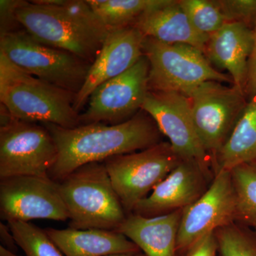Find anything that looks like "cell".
Returning a JSON list of instances; mask_svg holds the SVG:
<instances>
[{
	"instance_id": "obj_32",
	"label": "cell",
	"mask_w": 256,
	"mask_h": 256,
	"mask_svg": "<svg viewBox=\"0 0 256 256\" xmlns=\"http://www.w3.org/2000/svg\"><path fill=\"white\" fill-rule=\"evenodd\" d=\"M108 256H146L143 252H139L136 254H116V255H111Z\"/></svg>"
},
{
	"instance_id": "obj_5",
	"label": "cell",
	"mask_w": 256,
	"mask_h": 256,
	"mask_svg": "<svg viewBox=\"0 0 256 256\" xmlns=\"http://www.w3.org/2000/svg\"><path fill=\"white\" fill-rule=\"evenodd\" d=\"M142 52L150 64V90L188 97L204 82H233L230 76L216 70L204 52L191 45L168 44L144 37Z\"/></svg>"
},
{
	"instance_id": "obj_3",
	"label": "cell",
	"mask_w": 256,
	"mask_h": 256,
	"mask_svg": "<svg viewBox=\"0 0 256 256\" xmlns=\"http://www.w3.org/2000/svg\"><path fill=\"white\" fill-rule=\"evenodd\" d=\"M76 96L26 73L0 53V100L14 118L78 127L80 114L74 108Z\"/></svg>"
},
{
	"instance_id": "obj_1",
	"label": "cell",
	"mask_w": 256,
	"mask_h": 256,
	"mask_svg": "<svg viewBox=\"0 0 256 256\" xmlns=\"http://www.w3.org/2000/svg\"><path fill=\"white\" fill-rule=\"evenodd\" d=\"M42 126L50 131L58 150L56 162L48 175L56 182L82 165L104 162L112 156L143 150L161 142L159 128L143 110L119 124H90L74 128Z\"/></svg>"
},
{
	"instance_id": "obj_15",
	"label": "cell",
	"mask_w": 256,
	"mask_h": 256,
	"mask_svg": "<svg viewBox=\"0 0 256 256\" xmlns=\"http://www.w3.org/2000/svg\"><path fill=\"white\" fill-rule=\"evenodd\" d=\"M213 178L196 162L182 160L149 196L136 205L132 213L154 217L184 210L203 195Z\"/></svg>"
},
{
	"instance_id": "obj_6",
	"label": "cell",
	"mask_w": 256,
	"mask_h": 256,
	"mask_svg": "<svg viewBox=\"0 0 256 256\" xmlns=\"http://www.w3.org/2000/svg\"><path fill=\"white\" fill-rule=\"evenodd\" d=\"M0 53L26 73L76 94L84 85L92 65L18 30L1 34Z\"/></svg>"
},
{
	"instance_id": "obj_28",
	"label": "cell",
	"mask_w": 256,
	"mask_h": 256,
	"mask_svg": "<svg viewBox=\"0 0 256 256\" xmlns=\"http://www.w3.org/2000/svg\"><path fill=\"white\" fill-rule=\"evenodd\" d=\"M18 1L1 0V34L16 31L14 24H18L15 18V10ZM20 25V24H18Z\"/></svg>"
},
{
	"instance_id": "obj_33",
	"label": "cell",
	"mask_w": 256,
	"mask_h": 256,
	"mask_svg": "<svg viewBox=\"0 0 256 256\" xmlns=\"http://www.w3.org/2000/svg\"><path fill=\"white\" fill-rule=\"evenodd\" d=\"M254 228H255L256 230V226H254Z\"/></svg>"
},
{
	"instance_id": "obj_13",
	"label": "cell",
	"mask_w": 256,
	"mask_h": 256,
	"mask_svg": "<svg viewBox=\"0 0 256 256\" xmlns=\"http://www.w3.org/2000/svg\"><path fill=\"white\" fill-rule=\"evenodd\" d=\"M237 220V203L229 171L216 173L210 186L194 203L184 208L176 242L184 255L202 237Z\"/></svg>"
},
{
	"instance_id": "obj_25",
	"label": "cell",
	"mask_w": 256,
	"mask_h": 256,
	"mask_svg": "<svg viewBox=\"0 0 256 256\" xmlns=\"http://www.w3.org/2000/svg\"><path fill=\"white\" fill-rule=\"evenodd\" d=\"M220 256H256V242L232 223L215 232Z\"/></svg>"
},
{
	"instance_id": "obj_17",
	"label": "cell",
	"mask_w": 256,
	"mask_h": 256,
	"mask_svg": "<svg viewBox=\"0 0 256 256\" xmlns=\"http://www.w3.org/2000/svg\"><path fill=\"white\" fill-rule=\"evenodd\" d=\"M132 26L144 37L168 44L191 45L204 52L208 36L193 28L178 1L160 0L159 4L141 15Z\"/></svg>"
},
{
	"instance_id": "obj_12",
	"label": "cell",
	"mask_w": 256,
	"mask_h": 256,
	"mask_svg": "<svg viewBox=\"0 0 256 256\" xmlns=\"http://www.w3.org/2000/svg\"><path fill=\"white\" fill-rule=\"evenodd\" d=\"M0 216L6 223L69 220L58 183L50 178L32 176L0 178Z\"/></svg>"
},
{
	"instance_id": "obj_7",
	"label": "cell",
	"mask_w": 256,
	"mask_h": 256,
	"mask_svg": "<svg viewBox=\"0 0 256 256\" xmlns=\"http://www.w3.org/2000/svg\"><path fill=\"white\" fill-rule=\"evenodd\" d=\"M0 178H48L58 158L53 137L44 126L15 119L2 106Z\"/></svg>"
},
{
	"instance_id": "obj_20",
	"label": "cell",
	"mask_w": 256,
	"mask_h": 256,
	"mask_svg": "<svg viewBox=\"0 0 256 256\" xmlns=\"http://www.w3.org/2000/svg\"><path fill=\"white\" fill-rule=\"evenodd\" d=\"M256 161V95L247 102L223 146L213 160L214 176Z\"/></svg>"
},
{
	"instance_id": "obj_14",
	"label": "cell",
	"mask_w": 256,
	"mask_h": 256,
	"mask_svg": "<svg viewBox=\"0 0 256 256\" xmlns=\"http://www.w3.org/2000/svg\"><path fill=\"white\" fill-rule=\"evenodd\" d=\"M144 38L142 34L132 26L109 31L98 54L90 65L84 85L76 96L74 108L76 112L87 104L99 86L124 74L144 56Z\"/></svg>"
},
{
	"instance_id": "obj_10",
	"label": "cell",
	"mask_w": 256,
	"mask_h": 256,
	"mask_svg": "<svg viewBox=\"0 0 256 256\" xmlns=\"http://www.w3.org/2000/svg\"><path fill=\"white\" fill-rule=\"evenodd\" d=\"M149 70L144 55L124 74L99 86L80 114V124H119L137 114L149 92Z\"/></svg>"
},
{
	"instance_id": "obj_29",
	"label": "cell",
	"mask_w": 256,
	"mask_h": 256,
	"mask_svg": "<svg viewBox=\"0 0 256 256\" xmlns=\"http://www.w3.org/2000/svg\"><path fill=\"white\" fill-rule=\"evenodd\" d=\"M254 43L252 54L248 62V70L246 86V95L250 96V98L256 95V22L254 25Z\"/></svg>"
},
{
	"instance_id": "obj_30",
	"label": "cell",
	"mask_w": 256,
	"mask_h": 256,
	"mask_svg": "<svg viewBox=\"0 0 256 256\" xmlns=\"http://www.w3.org/2000/svg\"><path fill=\"white\" fill-rule=\"evenodd\" d=\"M0 240L1 246L5 248L14 252H18V245L14 235L8 224L0 223Z\"/></svg>"
},
{
	"instance_id": "obj_4",
	"label": "cell",
	"mask_w": 256,
	"mask_h": 256,
	"mask_svg": "<svg viewBox=\"0 0 256 256\" xmlns=\"http://www.w3.org/2000/svg\"><path fill=\"white\" fill-rule=\"evenodd\" d=\"M57 183L68 210L69 228L117 230L126 220L104 162L82 165Z\"/></svg>"
},
{
	"instance_id": "obj_19",
	"label": "cell",
	"mask_w": 256,
	"mask_h": 256,
	"mask_svg": "<svg viewBox=\"0 0 256 256\" xmlns=\"http://www.w3.org/2000/svg\"><path fill=\"white\" fill-rule=\"evenodd\" d=\"M44 230L64 256H108L141 252L137 245L116 230L72 228Z\"/></svg>"
},
{
	"instance_id": "obj_8",
	"label": "cell",
	"mask_w": 256,
	"mask_h": 256,
	"mask_svg": "<svg viewBox=\"0 0 256 256\" xmlns=\"http://www.w3.org/2000/svg\"><path fill=\"white\" fill-rule=\"evenodd\" d=\"M181 161L170 142H161L143 150L112 156L104 163L128 216Z\"/></svg>"
},
{
	"instance_id": "obj_11",
	"label": "cell",
	"mask_w": 256,
	"mask_h": 256,
	"mask_svg": "<svg viewBox=\"0 0 256 256\" xmlns=\"http://www.w3.org/2000/svg\"><path fill=\"white\" fill-rule=\"evenodd\" d=\"M141 110L156 122L180 159L196 162L207 174L214 178L213 161L195 130L188 98L176 92L149 90Z\"/></svg>"
},
{
	"instance_id": "obj_27",
	"label": "cell",
	"mask_w": 256,
	"mask_h": 256,
	"mask_svg": "<svg viewBox=\"0 0 256 256\" xmlns=\"http://www.w3.org/2000/svg\"><path fill=\"white\" fill-rule=\"evenodd\" d=\"M218 244L215 232H212L197 240L184 256H216Z\"/></svg>"
},
{
	"instance_id": "obj_23",
	"label": "cell",
	"mask_w": 256,
	"mask_h": 256,
	"mask_svg": "<svg viewBox=\"0 0 256 256\" xmlns=\"http://www.w3.org/2000/svg\"><path fill=\"white\" fill-rule=\"evenodd\" d=\"M18 247L26 256H64L43 230L30 222H8Z\"/></svg>"
},
{
	"instance_id": "obj_16",
	"label": "cell",
	"mask_w": 256,
	"mask_h": 256,
	"mask_svg": "<svg viewBox=\"0 0 256 256\" xmlns=\"http://www.w3.org/2000/svg\"><path fill=\"white\" fill-rule=\"evenodd\" d=\"M254 43V30L250 26L226 22L208 37L204 54L210 64L226 70L233 85L245 92Z\"/></svg>"
},
{
	"instance_id": "obj_24",
	"label": "cell",
	"mask_w": 256,
	"mask_h": 256,
	"mask_svg": "<svg viewBox=\"0 0 256 256\" xmlns=\"http://www.w3.org/2000/svg\"><path fill=\"white\" fill-rule=\"evenodd\" d=\"M178 4L196 32L210 37L227 22L214 0H180Z\"/></svg>"
},
{
	"instance_id": "obj_26",
	"label": "cell",
	"mask_w": 256,
	"mask_h": 256,
	"mask_svg": "<svg viewBox=\"0 0 256 256\" xmlns=\"http://www.w3.org/2000/svg\"><path fill=\"white\" fill-rule=\"evenodd\" d=\"M227 22H256V0H215Z\"/></svg>"
},
{
	"instance_id": "obj_18",
	"label": "cell",
	"mask_w": 256,
	"mask_h": 256,
	"mask_svg": "<svg viewBox=\"0 0 256 256\" xmlns=\"http://www.w3.org/2000/svg\"><path fill=\"white\" fill-rule=\"evenodd\" d=\"M182 212L154 217L132 213L116 232L126 236L146 256H178L176 242Z\"/></svg>"
},
{
	"instance_id": "obj_22",
	"label": "cell",
	"mask_w": 256,
	"mask_h": 256,
	"mask_svg": "<svg viewBox=\"0 0 256 256\" xmlns=\"http://www.w3.org/2000/svg\"><path fill=\"white\" fill-rule=\"evenodd\" d=\"M237 203V220L256 226V161L230 171Z\"/></svg>"
},
{
	"instance_id": "obj_31",
	"label": "cell",
	"mask_w": 256,
	"mask_h": 256,
	"mask_svg": "<svg viewBox=\"0 0 256 256\" xmlns=\"http://www.w3.org/2000/svg\"><path fill=\"white\" fill-rule=\"evenodd\" d=\"M0 256H18L16 252H10L8 249L5 248L2 246H0Z\"/></svg>"
},
{
	"instance_id": "obj_9",
	"label": "cell",
	"mask_w": 256,
	"mask_h": 256,
	"mask_svg": "<svg viewBox=\"0 0 256 256\" xmlns=\"http://www.w3.org/2000/svg\"><path fill=\"white\" fill-rule=\"evenodd\" d=\"M244 90L222 82H204L188 96L194 126L212 161L245 108Z\"/></svg>"
},
{
	"instance_id": "obj_21",
	"label": "cell",
	"mask_w": 256,
	"mask_h": 256,
	"mask_svg": "<svg viewBox=\"0 0 256 256\" xmlns=\"http://www.w3.org/2000/svg\"><path fill=\"white\" fill-rule=\"evenodd\" d=\"M92 11L110 30L132 26L160 0H87Z\"/></svg>"
},
{
	"instance_id": "obj_2",
	"label": "cell",
	"mask_w": 256,
	"mask_h": 256,
	"mask_svg": "<svg viewBox=\"0 0 256 256\" xmlns=\"http://www.w3.org/2000/svg\"><path fill=\"white\" fill-rule=\"evenodd\" d=\"M15 18L32 38L92 64L109 30L86 1H18Z\"/></svg>"
}]
</instances>
